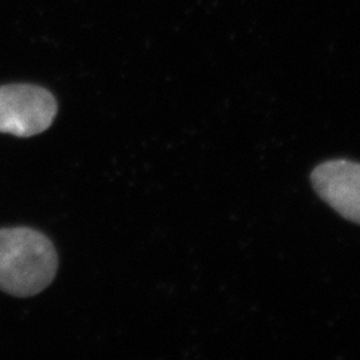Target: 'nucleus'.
<instances>
[{"label": "nucleus", "instance_id": "7ed1b4c3", "mask_svg": "<svg viewBox=\"0 0 360 360\" xmlns=\"http://www.w3.org/2000/svg\"><path fill=\"white\" fill-rule=\"evenodd\" d=\"M314 190L338 214L360 224V165L338 159L319 165L311 174Z\"/></svg>", "mask_w": 360, "mask_h": 360}, {"label": "nucleus", "instance_id": "f03ea898", "mask_svg": "<svg viewBox=\"0 0 360 360\" xmlns=\"http://www.w3.org/2000/svg\"><path fill=\"white\" fill-rule=\"evenodd\" d=\"M58 114L51 92L35 84L0 86V132L30 138L50 129Z\"/></svg>", "mask_w": 360, "mask_h": 360}, {"label": "nucleus", "instance_id": "f257e3e1", "mask_svg": "<svg viewBox=\"0 0 360 360\" xmlns=\"http://www.w3.org/2000/svg\"><path fill=\"white\" fill-rule=\"evenodd\" d=\"M58 271L51 240L28 227L0 230V290L26 297L46 290Z\"/></svg>", "mask_w": 360, "mask_h": 360}]
</instances>
